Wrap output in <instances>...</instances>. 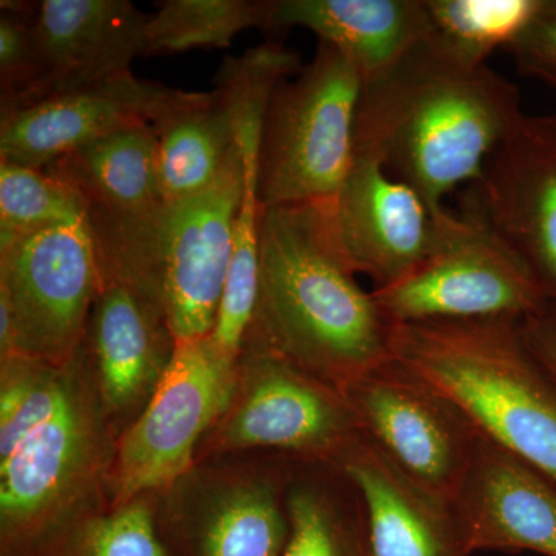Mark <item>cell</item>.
Returning <instances> with one entry per match:
<instances>
[{
    "label": "cell",
    "instance_id": "obj_1",
    "mask_svg": "<svg viewBox=\"0 0 556 556\" xmlns=\"http://www.w3.org/2000/svg\"><path fill=\"white\" fill-rule=\"evenodd\" d=\"M525 115L521 94L489 64L457 58L437 38L364 84L354 153L372 156L433 212L477 181L493 150Z\"/></svg>",
    "mask_w": 556,
    "mask_h": 556
},
{
    "label": "cell",
    "instance_id": "obj_2",
    "mask_svg": "<svg viewBox=\"0 0 556 556\" xmlns=\"http://www.w3.org/2000/svg\"><path fill=\"white\" fill-rule=\"evenodd\" d=\"M394 327L343 255L331 201L263 207L257 305L244 346L268 348L342 390L393 357Z\"/></svg>",
    "mask_w": 556,
    "mask_h": 556
},
{
    "label": "cell",
    "instance_id": "obj_3",
    "mask_svg": "<svg viewBox=\"0 0 556 556\" xmlns=\"http://www.w3.org/2000/svg\"><path fill=\"white\" fill-rule=\"evenodd\" d=\"M391 356L478 434L556 482V383L527 346L521 320L396 324Z\"/></svg>",
    "mask_w": 556,
    "mask_h": 556
},
{
    "label": "cell",
    "instance_id": "obj_4",
    "mask_svg": "<svg viewBox=\"0 0 556 556\" xmlns=\"http://www.w3.org/2000/svg\"><path fill=\"white\" fill-rule=\"evenodd\" d=\"M244 192L240 149L217 181L130 222L86 226L102 269L160 306L175 342L207 338L232 257Z\"/></svg>",
    "mask_w": 556,
    "mask_h": 556
},
{
    "label": "cell",
    "instance_id": "obj_5",
    "mask_svg": "<svg viewBox=\"0 0 556 556\" xmlns=\"http://www.w3.org/2000/svg\"><path fill=\"white\" fill-rule=\"evenodd\" d=\"M75 358H2L0 518L27 529L72 506L101 453L97 409L75 378Z\"/></svg>",
    "mask_w": 556,
    "mask_h": 556
},
{
    "label": "cell",
    "instance_id": "obj_6",
    "mask_svg": "<svg viewBox=\"0 0 556 556\" xmlns=\"http://www.w3.org/2000/svg\"><path fill=\"white\" fill-rule=\"evenodd\" d=\"M364 90L342 51L318 42L316 53L270 97L258 150L263 207L329 203L354 159V129Z\"/></svg>",
    "mask_w": 556,
    "mask_h": 556
},
{
    "label": "cell",
    "instance_id": "obj_7",
    "mask_svg": "<svg viewBox=\"0 0 556 556\" xmlns=\"http://www.w3.org/2000/svg\"><path fill=\"white\" fill-rule=\"evenodd\" d=\"M372 294L393 324L522 320L551 300L518 255L460 207L433 212L427 258Z\"/></svg>",
    "mask_w": 556,
    "mask_h": 556
},
{
    "label": "cell",
    "instance_id": "obj_8",
    "mask_svg": "<svg viewBox=\"0 0 556 556\" xmlns=\"http://www.w3.org/2000/svg\"><path fill=\"white\" fill-rule=\"evenodd\" d=\"M104 277L84 225L0 243V351L65 365L83 342Z\"/></svg>",
    "mask_w": 556,
    "mask_h": 556
},
{
    "label": "cell",
    "instance_id": "obj_9",
    "mask_svg": "<svg viewBox=\"0 0 556 556\" xmlns=\"http://www.w3.org/2000/svg\"><path fill=\"white\" fill-rule=\"evenodd\" d=\"M237 362L207 338L175 342L141 416L121 438L115 464L119 506L177 481L192 463L197 442L225 416L237 390Z\"/></svg>",
    "mask_w": 556,
    "mask_h": 556
},
{
    "label": "cell",
    "instance_id": "obj_10",
    "mask_svg": "<svg viewBox=\"0 0 556 556\" xmlns=\"http://www.w3.org/2000/svg\"><path fill=\"white\" fill-rule=\"evenodd\" d=\"M340 391L369 444L409 481L450 504L479 441L456 405L394 357Z\"/></svg>",
    "mask_w": 556,
    "mask_h": 556
},
{
    "label": "cell",
    "instance_id": "obj_11",
    "mask_svg": "<svg viewBox=\"0 0 556 556\" xmlns=\"http://www.w3.org/2000/svg\"><path fill=\"white\" fill-rule=\"evenodd\" d=\"M243 386L218 431L225 448H278L338 467L364 439L345 394L268 348L247 345Z\"/></svg>",
    "mask_w": 556,
    "mask_h": 556
},
{
    "label": "cell",
    "instance_id": "obj_12",
    "mask_svg": "<svg viewBox=\"0 0 556 556\" xmlns=\"http://www.w3.org/2000/svg\"><path fill=\"white\" fill-rule=\"evenodd\" d=\"M460 208L477 215L556 300V115H522Z\"/></svg>",
    "mask_w": 556,
    "mask_h": 556
},
{
    "label": "cell",
    "instance_id": "obj_13",
    "mask_svg": "<svg viewBox=\"0 0 556 556\" xmlns=\"http://www.w3.org/2000/svg\"><path fill=\"white\" fill-rule=\"evenodd\" d=\"M331 222L351 268L375 289L412 274L433 240V211L426 200L378 160L358 153L331 201Z\"/></svg>",
    "mask_w": 556,
    "mask_h": 556
},
{
    "label": "cell",
    "instance_id": "obj_14",
    "mask_svg": "<svg viewBox=\"0 0 556 556\" xmlns=\"http://www.w3.org/2000/svg\"><path fill=\"white\" fill-rule=\"evenodd\" d=\"M170 91L131 72L0 110V161L43 170L87 142L152 123Z\"/></svg>",
    "mask_w": 556,
    "mask_h": 556
},
{
    "label": "cell",
    "instance_id": "obj_15",
    "mask_svg": "<svg viewBox=\"0 0 556 556\" xmlns=\"http://www.w3.org/2000/svg\"><path fill=\"white\" fill-rule=\"evenodd\" d=\"M448 507L468 554L529 551L556 556V482L481 434Z\"/></svg>",
    "mask_w": 556,
    "mask_h": 556
},
{
    "label": "cell",
    "instance_id": "obj_16",
    "mask_svg": "<svg viewBox=\"0 0 556 556\" xmlns=\"http://www.w3.org/2000/svg\"><path fill=\"white\" fill-rule=\"evenodd\" d=\"M148 21L129 0L39 2L43 79L30 102L131 73L134 62L146 56Z\"/></svg>",
    "mask_w": 556,
    "mask_h": 556
},
{
    "label": "cell",
    "instance_id": "obj_17",
    "mask_svg": "<svg viewBox=\"0 0 556 556\" xmlns=\"http://www.w3.org/2000/svg\"><path fill=\"white\" fill-rule=\"evenodd\" d=\"M174 348L160 306L130 285L104 278L78 350L93 361L105 407L127 412L152 396Z\"/></svg>",
    "mask_w": 556,
    "mask_h": 556
},
{
    "label": "cell",
    "instance_id": "obj_18",
    "mask_svg": "<svg viewBox=\"0 0 556 556\" xmlns=\"http://www.w3.org/2000/svg\"><path fill=\"white\" fill-rule=\"evenodd\" d=\"M299 27L342 51L364 84L396 68L433 35L426 0H277L274 40Z\"/></svg>",
    "mask_w": 556,
    "mask_h": 556
},
{
    "label": "cell",
    "instance_id": "obj_19",
    "mask_svg": "<svg viewBox=\"0 0 556 556\" xmlns=\"http://www.w3.org/2000/svg\"><path fill=\"white\" fill-rule=\"evenodd\" d=\"M367 514L371 556H468L447 503L409 481L367 439L338 466Z\"/></svg>",
    "mask_w": 556,
    "mask_h": 556
},
{
    "label": "cell",
    "instance_id": "obj_20",
    "mask_svg": "<svg viewBox=\"0 0 556 556\" xmlns=\"http://www.w3.org/2000/svg\"><path fill=\"white\" fill-rule=\"evenodd\" d=\"M43 170L67 185L83 201L84 225L130 222L163 204L150 123L87 142Z\"/></svg>",
    "mask_w": 556,
    "mask_h": 556
},
{
    "label": "cell",
    "instance_id": "obj_21",
    "mask_svg": "<svg viewBox=\"0 0 556 556\" xmlns=\"http://www.w3.org/2000/svg\"><path fill=\"white\" fill-rule=\"evenodd\" d=\"M150 126L163 203L190 199L211 188L239 149L214 91L172 89Z\"/></svg>",
    "mask_w": 556,
    "mask_h": 556
},
{
    "label": "cell",
    "instance_id": "obj_22",
    "mask_svg": "<svg viewBox=\"0 0 556 556\" xmlns=\"http://www.w3.org/2000/svg\"><path fill=\"white\" fill-rule=\"evenodd\" d=\"M156 7L146 27V56L229 49L251 28L274 40L277 0H164Z\"/></svg>",
    "mask_w": 556,
    "mask_h": 556
},
{
    "label": "cell",
    "instance_id": "obj_23",
    "mask_svg": "<svg viewBox=\"0 0 556 556\" xmlns=\"http://www.w3.org/2000/svg\"><path fill=\"white\" fill-rule=\"evenodd\" d=\"M324 482L289 486V535L281 556H371L367 514L356 485Z\"/></svg>",
    "mask_w": 556,
    "mask_h": 556
},
{
    "label": "cell",
    "instance_id": "obj_24",
    "mask_svg": "<svg viewBox=\"0 0 556 556\" xmlns=\"http://www.w3.org/2000/svg\"><path fill=\"white\" fill-rule=\"evenodd\" d=\"M302 67L298 51L269 39L222 62L212 91L228 115L243 155H258L270 97L281 80L291 78Z\"/></svg>",
    "mask_w": 556,
    "mask_h": 556
},
{
    "label": "cell",
    "instance_id": "obj_25",
    "mask_svg": "<svg viewBox=\"0 0 556 556\" xmlns=\"http://www.w3.org/2000/svg\"><path fill=\"white\" fill-rule=\"evenodd\" d=\"M433 36L468 64H486L543 14L544 0H426Z\"/></svg>",
    "mask_w": 556,
    "mask_h": 556
},
{
    "label": "cell",
    "instance_id": "obj_26",
    "mask_svg": "<svg viewBox=\"0 0 556 556\" xmlns=\"http://www.w3.org/2000/svg\"><path fill=\"white\" fill-rule=\"evenodd\" d=\"M288 535V510L277 486L265 479L248 481L219 500L201 552L203 556H281Z\"/></svg>",
    "mask_w": 556,
    "mask_h": 556
},
{
    "label": "cell",
    "instance_id": "obj_27",
    "mask_svg": "<svg viewBox=\"0 0 556 556\" xmlns=\"http://www.w3.org/2000/svg\"><path fill=\"white\" fill-rule=\"evenodd\" d=\"M257 185V172L244 170V192L233 232L232 257L211 334L219 353L232 362H239L257 305L263 212Z\"/></svg>",
    "mask_w": 556,
    "mask_h": 556
},
{
    "label": "cell",
    "instance_id": "obj_28",
    "mask_svg": "<svg viewBox=\"0 0 556 556\" xmlns=\"http://www.w3.org/2000/svg\"><path fill=\"white\" fill-rule=\"evenodd\" d=\"M83 201L46 170L0 161V243L39 230L84 225Z\"/></svg>",
    "mask_w": 556,
    "mask_h": 556
},
{
    "label": "cell",
    "instance_id": "obj_29",
    "mask_svg": "<svg viewBox=\"0 0 556 556\" xmlns=\"http://www.w3.org/2000/svg\"><path fill=\"white\" fill-rule=\"evenodd\" d=\"M39 2H0V110L21 108L35 98L43 79L36 36Z\"/></svg>",
    "mask_w": 556,
    "mask_h": 556
},
{
    "label": "cell",
    "instance_id": "obj_30",
    "mask_svg": "<svg viewBox=\"0 0 556 556\" xmlns=\"http://www.w3.org/2000/svg\"><path fill=\"white\" fill-rule=\"evenodd\" d=\"M86 556H166L142 504L130 503L98 519L86 535Z\"/></svg>",
    "mask_w": 556,
    "mask_h": 556
},
{
    "label": "cell",
    "instance_id": "obj_31",
    "mask_svg": "<svg viewBox=\"0 0 556 556\" xmlns=\"http://www.w3.org/2000/svg\"><path fill=\"white\" fill-rule=\"evenodd\" d=\"M522 76L546 84L556 94V17H538L506 50Z\"/></svg>",
    "mask_w": 556,
    "mask_h": 556
},
{
    "label": "cell",
    "instance_id": "obj_32",
    "mask_svg": "<svg viewBox=\"0 0 556 556\" xmlns=\"http://www.w3.org/2000/svg\"><path fill=\"white\" fill-rule=\"evenodd\" d=\"M527 346L556 383V300L521 320Z\"/></svg>",
    "mask_w": 556,
    "mask_h": 556
},
{
    "label": "cell",
    "instance_id": "obj_33",
    "mask_svg": "<svg viewBox=\"0 0 556 556\" xmlns=\"http://www.w3.org/2000/svg\"><path fill=\"white\" fill-rule=\"evenodd\" d=\"M543 16L556 17V0H544Z\"/></svg>",
    "mask_w": 556,
    "mask_h": 556
}]
</instances>
